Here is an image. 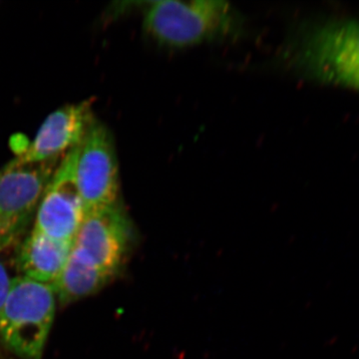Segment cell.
<instances>
[{
	"label": "cell",
	"mask_w": 359,
	"mask_h": 359,
	"mask_svg": "<svg viewBox=\"0 0 359 359\" xmlns=\"http://www.w3.org/2000/svg\"><path fill=\"white\" fill-rule=\"evenodd\" d=\"M299 72L325 84L359 91V20H330L299 32L290 52Z\"/></svg>",
	"instance_id": "6da1fadb"
},
{
	"label": "cell",
	"mask_w": 359,
	"mask_h": 359,
	"mask_svg": "<svg viewBox=\"0 0 359 359\" xmlns=\"http://www.w3.org/2000/svg\"><path fill=\"white\" fill-rule=\"evenodd\" d=\"M144 28L156 42L185 48L240 32V16L222 0H158L144 8Z\"/></svg>",
	"instance_id": "7a4b0ae2"
},
{
	"label": "cell",
	"mask_w": 359,
	"mask_h": 359,
	"mask_svg": "<svg viewBox=\"0 0 359 359\" xmlns=\"http://www.w3.org/2000/svg\"><path fill=\"white\" fill-rule=\"evenodd\" d=\"M53 287L18 276L0 311V337L20 359H42L56 313Z\"/></svg>",
	"instance_id": "3957f363"
},
{
	"label": "cell",
	"mask_w": 359,
	"mask_h": 359,
	"mask_svg": "<svg viewBox=\"0 0 359 359\" xmlns=\"http://www.w3.org/2000/svg\"><path fill=\"white\" fill-rule=\"evenodd\" d=\"M60 161L26 163L15 157L0 168V252L25 240Z\"/></svg>",
	"instance_id": "277c9868"
},
{
	"label": "cell",
	"mask_w": 359,
	"mask_h": 359,
	"mask_svg": "<svg viewBox=\"0 0 359 359\" xmlns=\"http://www.w3.org/2000/svg\"><path fill=\"white\" fill-rule=\"evenodd\" d=\"M73 169L84 215L119 203V165L112 135L94 118L72 149Z\"/></svg>",
	"instance_id": "5b68a950"
},
{
	"label": "cell",
	"mask_w": 359,
	"mask_h": 359,
	"mask_svg": "<svg viewBox=\"0 0 359 359\" xmlns=\"http://www.w3.org/2000/svg\"><path fill=\"white\" fill-rule=\"evenodd\" d=\"M131 242V223L117 203L84 215L70 256L115 278L126 259Z\"/></svg>",
	"instance_id": "8992f818"
},
{
	"label": "cell",
	"mask_w": 359,
	"mask_h": 359,
	"mask_svg": "<svg viewBox=\"0 0 359 359\" xmlns=\"http://www.w3.org/2000/svg\"><path fill=\"white\" fill-rule=\"evenodd\" d=\"M84 218L73 169L72 150L59 162L37 207L32 231L61 242H74Z\"/></svg>",
	"instance_id": "52a82bcc"
},
{
	"label": "cell",
	"mask_w": 359,
	"mask_h": 359,
	"mask_svg": "<svg viewBox=\"0 0 359 359\" xmlns=\"http://www.w3.org/2000/svg\"><path fill=\"white\" fill-rule=\"evenodd\" d=\"M94 118L90 100L62 106L45 119L34 139L16 157L26 163L62 159L78 145Z\"/></svg>",
	"instance_id": "ba28073f"
},
{
	"label": "cell",
	"mask_w": 359,
	"mask_h": 359,
	"mask_svg": "<svg viewBox=\"0 0 359 359\" xmlns=\"http://www.w3.org/2000/svg\"><path fill=\"white\" fill-rule=\"evenodd\" d=\"M72 245L30 231L21 242L16 259L20 276L52 287L67 264Z\"/></svg>",
	"instance_id": "9c48e42d"
},
{
	"label": "cell",
	"mask_w": 359,
	"mask_h": 359,
	"mask_svg": "<svg viewBox=\"0 0 359 359\" xmlns=\"http://www.w3.org/2000/svg\"><path fill=\"white\" fill-rule=\"evenodd\" d=\"M113 278L112 276L86 266L69 256L65 269L52 287L59 304L65 306L96 294Z\"/></svg>",
	"instance_id": "30bf717a"
},
{
	"label": "cell",
	"mask_w": 359,
	"mask_h": 359,
	"mask_svg": "<svg viewBox=\"0 0 359 359\" xmlns=\"http://www.w3.org/2000/svg\"><path fill=\"white\" fill-rule=\"evenodd\" d=\"M11 280L13 278L9 276L8 271L0 259V311L6 302L7 294L11 289Z\"/></svg>",
	"instance_id": "8fae6325"
}]
</instances>
